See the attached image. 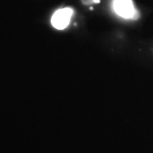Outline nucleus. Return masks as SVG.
<instances>
[{
	"instance_id": "f03ea898",
	"label": "nucleus",
	"mask_w": 153,
	"mask_h": 153,
	"mask_svg": "<svg viewBox=\"0 0 153 153\" xmlns=\"http://www.w3.org/2000/svg\"><path fill=\"white\" fill-rule=\"evenodd\" d=\"M73 10L71 8H63L55 11L51 18L52 26L58 30H63L69 25Z\"/></svg>"
},
{
	"instance_id": "20e7f679",
	"label": "nucleus",
	"mask_w": 153,
	"mask_h": 153,
	"mask_svg": "<svg viewBox=\"0 0 153 153\" xmlns=\"http://www.w3.org/2000/svg\"><path fill=\"white\" fill-rule=\"evenodd\" d=\"M100 0H94V4H100Z\"/></svg>"
},
{
	"instance_id": "f257e3e1",
	"label": "nucleus",
	"mask_w": 153,
	"mask_h": 153,
	"mask_svg": "<svg viewBox=\"0 0 153 153\" xmlns=\"http://www.w3.org/2000/svg\"><path fill=\"white\" fill-rule=\"evenodd\" d=\"M113 8L115 12L124 19H137L138 12L132 0H114Z\"/></svg>"
},
{
	"instance_id": "7ed1b4c3",
	"label": "nucleus",
	"mask_w": 153,
	"mask_h": 153,
	"mask_svg": "<svg viewBox=\"0 0 153 153\" xmlns=\"http://www.w3.org/2000/svg\"><path fill=\"white\" fill-rule=\"evenodd\" d=\"M81 2L84 5H90L92 4H94V0H81Z\"/></svg>"
}]
</instances>
